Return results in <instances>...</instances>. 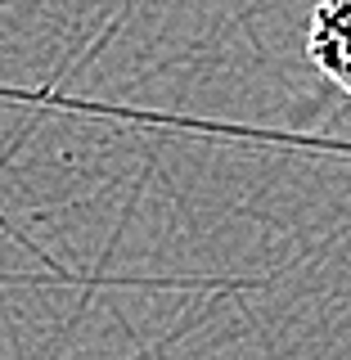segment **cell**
I'll return each instance as SVG.
<instances>
[{
	"label": "cell",
	"instance_id": "obj_1",
	"mask_svg": "<svg viewBox=\"0 0 351 360\" xmlns=\"http://www.w3.org/2000/svg\"><path fill=\"white\" fill-rule=\"evenodd\" d=\"M311 63L351 95V0H320L307 27Z\"/></svg>",
	"mask_w": 351,
	"mask_h": 360
}]
</instances>
